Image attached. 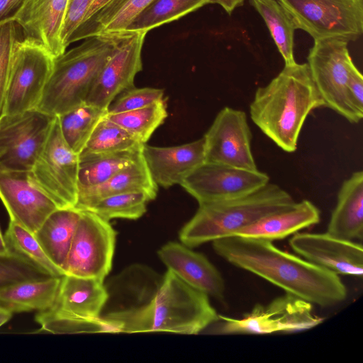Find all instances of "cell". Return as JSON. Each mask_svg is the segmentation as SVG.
I'll list each match as a JSON object with an SVG mask.
<instances>
[{"label":"cell","mask_w":363,"mask_h":363,"mask_svg":"<svg viewBox=\"0 0 363 363\" xmlns=\"http://www.w3.org/2000/svg\"><path fill=\"white\" fill-rule=\"evenodd\" d=\"M212 243L215 252L231 264L312 304L329 307L347 298L338 274L281 250L272 241L231 235Z\"/></svg>","instance_id":"6da1fadb"},{"label":"cell","mask_w":363,"mask_h":363,"mask_svg":"<svg viewBox=\"0 0 363 363\" xmlns=\"http://www.w3.org/2000/svg\"><path fill=\"white\" fill-rule=\"evenodd\" d=\"M325 106L307 63L284 67L266 86L259 87L250 104L253 123L279 147L296 150L308 115Z\"/></svg>","instance_id":"7a4b0ae2"},{"label":"cell","mask_w":363,"mask_h":363,"mask_svg":"<svg viewBox=\"0 0 363 363\" xmlns=\"http://www.w3.org/2000/svg\"><path fill=\"white\" fill-rule=\"evenodd\" d=\"M218 319L208 296L167 270L154 298L120 325V333H201Z\"/></svg>","instance_id":"3957f363"},{"label":"cell","mask_w":363,"mask_h":363,"mask_svg":"<svg viewBox=\"0 0 363 363\" xmlns=\"http://www.w3.org/2000/svg\"><path fill=\"white\" fill-rule=\"evenodd\" d=\"M295 202L289 192L269 182L245 196L199 203L195 215L181 229L179 239L182 244L192 248L234 235L262 218L291 207Z\"/></svg>","instance_id":"277c9868"},{"label":"cell","mask_w":363,"mask_h":363,"mask_svg":"<svg viewBox=\"0 0 363 363\" xmlns=\"http://www.w3.org/2000/svg\"><path fill=\"white\" fill-rule=\"evenodd\" d=\"M118 40V35L93 36L55 58L36 109L58 116L86 102Z\"/></svg>","instance_id":"5b68a950"},{"label":"cell","mask_w":363,"mask_h":363,"mask_svg":"<svg viewBox=\"0 0 363 363\" xmlns=\"http://www.w3.org/2000/svg\"><path fill=\"white\" fill-rule=\"evenodd\" d=\"M108 298L104 281L65 274L53 305L39 311L35 320L52 334L104 333L100 315Z\"/></svg>","instance_id":"8992f818"},{"label":"cell","mask_w":363,"mask_h":363,"mask_svg":"<svg viewBox=\"0 0 363 363\" xmlns=\"http://www.w3.org/2000/svg\"><path fill=\"white\" fill-rule=\"evenodd\" d=\"M324 318L313 313V304L286 293L267 304H257L240 318L218 315L213 333L222 335L294 333L311 329Z\"/></svg>","instance_id":"52a82bcc"},{"label":"cell","mask_w":363,"mask_h":363,"mask_svg":"<svg viewBox=\"0 0 363 363\" xmlns=\"http://www.w3.org/2000/svg\"><path fill=\"white\" fill-rule=\"evenodd\" d=\"M348 43L340 38L314 40L307 64L325 106L350 123H358L362 119L353 110L347 95L350 74L355 67L349 53Z\"/></svg>","instance_id":"ba28073f"},{"label":"cell","mask_w":363,"mask_h":363,"mask_svg":"<svg viewBox=\"0 0 363 363\" xmlns=\"http://www.w3.org/2000/svg\"><path fill=\"white\" fill-rule=\"evenodd\" d=\"M297 29L314 40L328 38L357 40L363 33V0H277Z\"/></svg>","instance_id":"9c48e42d"},{"label":"cell","mask_w":363,"mask_h":363,"mask_svg":"<svg viewBox=\"0 0 363 363\" xmlns=\"http://www.w3.org/2000/svg\"><path fill=\"white\" fill-rule=\"evenodd\" d=\"M55 57L40 44L28 38L13 46L4 115L21 113L37 108L52 73Z\"/></svg>","instance_id":"30bf717a"},{"label":"cell","mask_w":363,"mask_h":363,"mask_svg":"<svg viewBox=\"0 0 363 363\" xmlns=\"http://www.w3.org/2000/svg\"><path fill=\"white\" fill-rule=\"evenodd\" d=\"M79 155L67 145L55 116L51 131L30 171L58 208H74L78 196Z\"/></svg>","instance_id":"8fae6325"},{"label":"cell","mask_w":363,"mask_h":363,"mask_svg":"<svg viewBox=\"0 0 363 363\" xmlns=\"http://www.w3.org/2000/svg\"><path fill=\"white\" fill-rule=\"evenodd\" d=\"M116 235L108 220L92 212L81 211L65 274L104 281L111 269Z\"/></svg>","instance_id":"7c38bea8"},{"label":"cell","mask_w":363,"mask_h":363,"mask_svg":"<svg viewBox=\"0 0 363 363\" xmlns=\"http://www.w3.org/2000/svg\"><path fill=\"white\" fill-rule=\"evenodd\" d=\"M55 116L36 108L0 118V168L30 171Z\"/></svg>","instance_id":"4fadbf2b"},{"label":"cell","mask_w":363,"mask_h":363,"mask_svg":"<svg viewBox=\"0 0 363 363\" xmlns=\"http://www.w3.org/2000/svg\"><path fill=\"white\" fill-rule=\"evenodd\" d=\"M269 182L262 172L204 162L180 184L199 204L250 194Z\"/></svg>","instance_id":"5bb4252c"},{"label":"cell","mask_w":363,"mask_h":363,"mask_svg":"<svg viewBox=\"0 0 363 363\" xmlns=\"http://www.w3.org/2000/svg\"><path fill=\"white\" fill-rule=\"evenodd\" d=\"M205 162L258 169L251 148L252 133L246 113L224 107L203 135Z\"/></svg>","instance_id":"9a60e30c"},{"label":"cell","mask_w":363,"mask_h":363,"mask_svg":"<svg viewBox=\"0 0 363 363\" xmlns=\"http://www.w3.org/2000/svg\"><path fill=\"white\" fill-rule=\"evenodd\" d=\"M147 33H122L116 46L101 69L86 102L107 111L123 91L134 87L136 74L143 69L142 49Z\"/></svg>","instance_id":"2e32d148"},{"label":"cell","mask_w":363,"mask_h":363,"mask_svg":"<svg viewBox=\"0 0 363 363\" xmlns=\"http://www.w3.org/2000/svg\"><path fill=\"white\" fill-rule=\"evenodd\" d=\"M163 276L147 266L134 264L104 284L108 298L100 318L120 333L121 323L155 296Z\"/></svg>","instance_id":"e0dca14e"},{"label":"cell","mask_w":363,"mask_h":363,"mask_svg":"<svg viewBox=\"0 0 363 363\" xmlns=\"http://www.w3.org/2000/svg\"><path fill=\"white\" fill-rule=\"evenodd\" d=\"M0 199L10 220L34 234L58 208L35 183L30 171L0 168Z\"/></svg>","instance_id":"ac0fdd59"},{"label":"cell","mask_w":363,"mask_h":363,"mask_svg":"<svg viewBox=\"0 0 363 363\" xmlns=\"http://www.w3.org/2000/svg\"><path fill=\"white\" fill-rule=\"evenodd\" d=\"M294 251L307 261L337 274L362 277L361 243L325 233H296L289 240Z\"/></svg>","instance_id":"d6986e66"},{"label":"cell","mask_w":363,"mask_h":363,"mask_svg":"<svg viewBox=\"0 0 363 363\" xmlns=\"http://www.w3.org/2000/svg\"><path fill=\"white\" fill-rule=\"evenodd\" d=\"M167 270L208 297L223 301L225 281L217 268L203 255L182 243L169 242L157 252Z\"/></svg>","instance_id":"ffe728a7"},{"label":"cell","mask_w":363,"mask_h":363,"mask_svg":"<svg viewBox=\"0 0 363 363\" xmlns=\"http://www.w3.org/2000/svg\"><path fill=\"white\" fill-rule=\"evenodd\" d=\"M141 153L155 183L169 188L180 185L192 171L205 162L204 138L171 147L145 143Z\"/></svg>","instance_id":"44dd1931"},{"label":"cell","mask_w":363,"mask_h":363,"mask_svg":"<svg viewBox=\"0 0 363 363\" xmlns=\"http://www.w3.org/2000/svg\"><path fill=\"white\" fill-rule=\"evenodd\" d=\"M69 0H26L15 21L23 38L45 47L55 57L66 50L60 40V30Z\"/></svg>","instance_id":"7402d4cb"},{"label":"cell","mask_w":363,"mask_h":363,"mask_svg":"<svg viewBox=\"0 0 363 363\" xmlns=\"http://www.w3.org/2000/svg\"><path fill=\"white\" fill-rule=\"evenodd\" d=\"M320 220V212L318 207L308 200H303L262 218L234 235L273 242L314 225Z\"/></svg>","instance_id":"603a6c76"},{"label":"cell","mask_w":363,"mask_h":363,"mask_svg":"<svg viewBox=\"0 0 363 363\" xmlns=\"http://www.w3.org/2000/svg\"><path fill=\"white\" fill-rule=\"evenodd\" d=\"M326 233L347 240L362 239L363 172L362 170L353 172L342 182Z\"/></svg>","instance_id":"cb8c5ba5"},{"label":"cell","mask_w":363,"mask_h":363,"mask_svg":"<svg viewBox=\"0 0 363 363\" xmlns=\"http://www.w3.org/2000/svg\"><path fill=\"white\" fill-rule=\"evenodd\" d=\"M61 277L23 281L0 289V310L12 315L50 308L56 299Z\"/></svg>","instance_id":"d4e9b609"},{"label":"cell","mask_w":363,"mask_h":363,"mask_svg":"<svg viewBox=\"0 0 363 363\" xmlns=\"http://www.w3.org/2000/svg\"><path fill=\"white\" fill-rule=\"evenodd\" d=\"M155 183L142 156L130 165L121 169L99 185L78 191L74 208L82 210L86 206L102 198L128 192L147 191L157 193Z\"/></svg>","instance_id":"484cf974"},{"label":"cell","mask_w":363,"mask_h":363,"mask_svg":"<svg viewBox=\"0 0 363 363\" xmlns=\"http://www.w3.org/2000/svg\"><path fill=\"white\" fill-rule=\"evenodd\" d=\"M153 0H113L93 17L81 23L69 43L99 35L122 33Z\"/></svg>","instance_id":"4316f807"},{"label":"cell","mask_w":363,"mask_h":363,"mask_svg":"<svg viewBox=\"0 0 363 363\" xmlns=\"http://www.w3.org/2000/svg\"><path fill=\"white\" fill-rule=\"evenodd\" d=\"M81 211L75 208H57L35 233L40 246L52 262L64 273Z\"/></svg>","instance_id":"83f0119b"},{"label":"cell","mask_w":363,"mask_h":363,"mask_svg":"<svg viewBox=\"0 0 363 363\" xmlns=\"http://www.w3.org/2000/svg\"><path fill=\"white\" fill-rule=\"evenodd\" d=\"M141 150L79 155L78 191L99 185L130 165L140 157Z\"/></svg>","instance_id":"f1b7e54d"},{"label":"cell","mask_w":363,"mask_h":363,"mask_svg":"<svg viewBox=\"0 0 363 363\" xmlns=\"http://www.w3.org/2000/svg\"><path fill=\"white\" fill-rule=\"evenodd\" d=\"M250 4L264 20L285 65L295 64L294 36L297 28L286 10L277 0H250Z\"/></svg>","instance_id":"f546056e"},{"label":"cell","mask_w":363,"mask_h":363,"mask_svg":"<svg viewBox=\"0 0 363 363\" xmlns=\"http://www.w3.org/2000/svg\"><path fill=\"white\" fill-rule=\"evenodd\" d=\"M208 4L211 0H153L123 33H147Z\"/></svg>","instance_id":"4dcf8cb0"},{"label":"cell","mask_w":363,"mask_h":363,"mask_svg":"<svg viewBox=\"0 0 363 363\" xmlns=\"http://www.w3.org/2000/svg\"><path fill=\"white\" fill-rule=\"evenodd\" d=\"M107 111L84 102L58 116L60 129L64 140L79 155L98 122Z\"/></svg>","instance_id":"1f68e13d"},{"label":"cell","mask_w":363,"mask_h":363,"mask_svg":"<svg viewBox=\"0 0 363 363\" xmlns=\"http://www.w3.org/2000/svg\"><path fill=\"white\" fill-rule=\"evenodd\" d=\"M157 196L147 191H133L108 196L97 200L80 211L92 212L110 220L113 218L135 220L145 212L147 204Z\"/></svg>","instance_id":"d6a6232c"},{"label":"cell","mask_w":363,"mask_h":363,"mask_svg":"<svg viewBox=\"0 0 363 363\" xmlns=\"http://www.w3.org/2000/svg\"><path fill=\"white\" fill-rule=\"evenodd\" d=\"M168 113L164 99L149 106L106 116L125 130L141 143L145 144L155 130L161 125Z\"/></svg>","instance_id":"836d02e7"},{"label":"cell","mask_w":363,"mask_h":363,"mask_svg":"<svg viewBox=\"0 0 363 363\" xmlns=\"http://www.w3.org/2000/svg\"><path fill=\"white\" fill-rule=\"evenodd\" d=\"M143 145L134 136L111 121L106 114L96 124L79 155L140 149Z\"/></svg>","instance_id":"e575fe53"},{"label":"cell","mask_w":363,"mask_h":363,"mask_svg":"<svg viewBox=\"0 0 363 363\" xmlns=\"http://www.w3.org/2000/svg\"><path fill=\"white\" fill-rule=\"evenodd\" d=\"M4 237L11 251L23 256L52 277L64 275L48 257L34 233L10 220Z\"/></svg>","instance_id":"d590c367"},{"label":"cell","mask_w":363,"mask_h":363,"mask_svg":"<svg viewBox=\"0 0 363 363\" xmlns=\"http://www.w3.org/2000/svg\"><path fill=\"white\" fill-rule=\"evenodd\" d=\"M52 277L23 256L11 251L0 256V289L27 280Z\"/></svg>","instance_id":"8d00e7d4"},{"label":"cell","mask_w":363,"mask_h":363,"mask_svg":"<svg viewBox=\"0 0 363 363\" xmlns=\"http://www.w3.org/2000/svg\"><path fill=\"white\" fill-rule=\"evenodd\" d=\"M18 24L11 21L0 24V118L4 115L6 91L9 77L13 50L18 40Z\"/></svg>","instance_id":"74e56055"},{"label":"cell","mask_w":363,"mask_h":363,"mask_svg":"<svg viewBox=\"0 0 363 363\" xmlns=\"http://www.w3.org/2000/svg\"><path fill=\"white\" fill-rule=\"evenodd\" d=\"M164 99L162 89L133 87L120 94L107 108L108 114L140 108Z\"/></svg>","instance_id":"f35d334b"},{"label":"cell","mask_w":363,"mask_h":363,"mask_svg":"<svg viewBox=\"0 0 363 363\" xmlns=\"http://www.w3.org/2000/svg\"><path fill=\"white\" fill-rule=\"evenodd\" d=\"M92 0H69L64 14L60 40L66 50L69 39L83 21Z\"/></svg>","instance_id":"ab89813d"},{"label":"cell","mask_w":363,"mask_h":363,"mask_svg":"<svg viewBox=\"0 0 363 363\" xmlns=\"http://www.w3.org/2000/svg\"><path fill=\"white\" fill-rule=\"evenodd\" d=\"M347 95L350 104L357 113L363 118V77L359 69L354 67L347 82Z\"/></svg>","instance_id":"60d3db41"},{"label":"cell","mask_w":363,"mask_h":363,"mask_svg":"<svg viewBox=\"0 0 363 363\" xmlns=\"http://www.w3.org/2000/svg\"><path fill=\"white\" fill-rule=\"evenodd\" d=\"M26 0H0V24L13 21Z\"/></svg>","instance_id":"b9f144b4"},{"label":"cell","mask_w":363,"mask_h":363,"mask_svg":"<svg viewBox=\"0 0 363 363\" xmlns=\"http://www.w3.org/2000/svg\"><path fill=\"white\" fill-rule=\"evenodd\" d=\"M245 0H211V4H217L220 6L228 14L238 7L241 6Z\"/></svg>","instance_id":"7bdbcfd3"},{"label":"cell","mask_w":363,"mask_h":363,"mask_svg":"<svg viewBox=\"0 0 363 363\" xmlns=\"http://www.w3.org/2000/svg\"><path fill=\"white\" fill-rule=\"evenodd\" d=\"M10 253L11 250L6 244L4 235L2 234L0 229V256L6 255Z\"/></svg>","instance_id":"ee69618b"},{"label":"cell","mask_w":363,"mask_h":363,"mask_svg":"<svg viewBox=\"0 0 363 363\" xmlns=\"http://www.w3.org/2000/svg\"><path fill=\"white\" fill-rule=\"evenodd\" d=\"M0 312H1V310H0Z\"/></svg>","instance_id":"f6af8a7d"}]
</instances>
